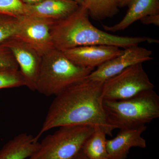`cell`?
Here are the masks:
<instances>
[{
	"label": "cell",
	"mask_w": 159,
	"mask_h": 159,
	"mask_svg": "<svg viewBox=\"0 0 159 159\" xmlns=\"http://www.w3.org/2000/svg\"><path fill=\"white\" fill-rule=\"evenodd\" d=\"M152 54V51L139 46L125 48L119 55L94 70L88 78L104 82L130 66L151 60Z\"/></svg>",
	"instance_id": "cell-8"
},
{
	"label": "cell",
	"mask_w": 159,
	"mask_h": 159,
	"mask_svg": "<svg viewBox=\"0 0 159 159\" xmlns=\"http://www.w3.org/2000/svg\"><path fill=\"white\" fill-rule=\"evenodd\" d=\"M102 104L115 129L139 128L159 117V97L154 89L124 100H103Z\"/></svg>",
	"instance_id": "cell-4"
},
{
	"label": "cell",
	"mask_w": 159,
	"mask_h": 159,
	"mask_svg": "<svg viewBox=\"0 0 159 159\" xmlns=\"http://www.w3.org/2000/svg\"><path fill=\"white\" fill-rule=\"evenodd\" d=\"M39 146L35 136L26 133L19 134L0 150V159H28Z\"/></svg>",
	"instance_id": "cell-14"
},
{
	"label": "cell",
	"mask_w": 159,
	"mask_h": 159,
	"mask_svg": "<svg viewBox=\"0 0 159 159\" xmlns=\"http://www.w3.org/2000/svg\"><path fill=\"white\" fill-rule=\"evenodd\" d=\"M154 87L142 63L137 64L104 81L102 97L103 100H124Z\"/></svg>",
	"instance_id": "cell-6"
},
{
	"label": "cell",
	"mask_w": 159,
	"mask_h": 159,
	"mask_svg": "<svg viewBox=\"0 0 159 159\" xmlns=\"http://www.w3.org/2000/svg\"><path fill=\"white\" fill-rule=\"evenodd\" d=\"M74 1L77 2L80 5H82L83 2V0H74Z\"/></svg>",
	"instance_id": "cell-25"
},
{
	"label": "cell",
	"mask_w": 159,
	"mask_h": 159,
	"mask_svg": "<svg viewBox=\"0 0 159 159\" xmlns=\"http://www.w3.org/2000/svg\"><path fill=\"white\" fill-rule=\"evenodd\" d=\"M24 4L28 6H33L41 2L44 0H20Z\"/></svg>",
	"instance_id": "cell-22"
},
{
	"label": "cell",
	"mask_w": 159,
	"mask_h": 159,
	"mask_svg": "<svg viewBox=\"0 0 159 159\" xmlns=\"http://www.w3.org/2000/svg\"><path fill=\"white\" fill-rule=\"evenodd\" d=\"M25 7L20 0H0V14L19 18L25 15Z\"/></svg>",
	"instance_id": "cell-19"
},
{
	"label": "cell",
	"mask_w": 159,
	"mask_h": 159,
	"mask_svg": "<svg viewBox=\"0 0 159 159\" xmlns=\"http://www.w3.org/2000/svg\"><path fill=\"white\" fill-rule=\"evenodd\" d=\"M94 70L77 65L62 51L53 49L42 56L35 91L46 97L57 96L87 78Z\"/></svg>",
	"instance_id": "cell-3"
},
{
	"label": "cell",
	"mask_w": 159,
	"mask_h": 159,
	"mask_svg": "<svg viewBox=\"0 0 159 159\" xmlns=\"http://www.w3.org/2000/svg\"><path fill=\"white\" fill-rule=\"evenodd\" d=\"M142 24L145 25H152L159 26V14L151 15L142 18L140 20Z\"/></svg>",
	"instance_id": "cell-21"
},
{
	"label": "cell",
	"mask_w": 159,
	"mask_h": 159,
	"mask_svg": "<svg viewBox=\"0 0 159 159\" xmlns=\"http://www.w3.org/2000/svg\"><path fill=\"white\" fill-rule=\"evenodd\" d=\"M51 40L54 49L61 51L81 46L105 45L125 48L139 46L152 38L127 37L110 34L97 29L91 23L87 9L83 5L68 17L55 22L51 30Z\"/></svg>",
	"instance_id": "cell-2"
},
{
	"label": "cell",
	"mask_w": 159,
	"mask_h": 159,
	"mask_svg": "<svg viewBox=\"0 0 159 159\" xmlns=\"http://www.w3.org/2000/svg\"><path fill=\"white\" fill-rule=\"evenodd\" d=\"M121 51L116 46L96 45L76 47L62 52L77 65L95 69L119 55Z\"/></svg>",
	"instance_id": "cell-10"
},
{
	"label": "cell",
	"mask_w": 159,
	"mask_h": 159,
	"mask_svg": "<svg viewBox=\"0 0 159 159\" xmlns=\"http://www.w3.org/2000/svg\"><path fill=\"white\" fill-rule=\"evenodd\" d=\"M103 84L87 78L55 96L36 139L52 129L66 125H98L111 136L115 128L103 108Z\"/></svg>",
	"instance_id": "cell-1"
},
{
	"label": "cell",
	"mask_w": 159,
	"mask_h": 159,
	"mask_svg": "<svg viewBox=\"0 0 159 159\" xmlns=\"http://www.w3.org/2000/svg\"><path fill=\"white\" fill-rule=\"evenodd\" d=\"M82 5L91 18L96 21L113 17L119 11V0H83Z\"/></svg>",
	"instance_id": "cell-16"
},
{
	"label": "cell",
	"mask_w": 159,
	"mask_h": 159,
	"mask_svg": "<svg viewBox=\"0 0 159 159\" xmlns=\"http://www.w3.org/2000/svg\"><path fill=\"white\" fill-rule=\"evenodd\" d=\"M74 159H89L85 156V155L83 153L82 151L80 152V153Z\"/></svg>",
	"instance_id": "cell-24"
},
{
	"label": "cell",
	"mask_w": 159,
	"mask_h": 159,
	"mask_svg": "<svg viewBox=\"0 0 159 159\" xmlns=\"http://www.w3.org/2000/svg\"><path fill=\"white\" fill-rule=\"evenodd\" d=\"M79 6L74 0H44L33 6L26 5L25 16L59 21L68 17Z\"/></svg>",
	"instance_id": "cell-12"
},
{
	"label": "cell",
	"mask_w": 159,
	"mask_h": 159,
	"mask_svg": "<svg viewBox=\"0 0 159 159\" xmlns=\"http://www.w3.org/2000/svg\"><path fill=\"white\" fill-rule=\"evenodd\" d=\"M146 125L139 128L120 129L116 137L107 140L106 147L108 159H126L133 147L146 148V142L142 134Z\"/></svg>",
	"instance_id": "cell-11"
},
{
	"label": "cell",
	"mask_w": 159,
	"mask_h": 159,
	"mask_svg": "<svg viewBox=\"0 0 159 159\" xmlns=\"http://www.w3.org/2000/svg\"><path fill=\"white\" fill-rule=\"evenodd\" d=\"M3 46L10 50L24 78L25 86L36 90L42 56L36 50L15 38H11Z\"/></svg>",
	"instance_id": "cell-9"
},
{
	"label": "cell",
	"mask_w": 159,
	"mask_h": 159,
	"mask_svg": "<svg viewBox=\"0 0 159 159\" xmlns=\"http://www.w3.org/2000/svg\"><path fill=\"white\" fill-rule=\"evenodd\" d=\"M94 127V131L83 145L82 152L89 159H108L106 134L100 126Z\"/></svg>",
	"instance_id": "cell-15"
},
{
	"label": "cell",
	"mask_w": 159,
	"mask_h": 159,
	"mask_svg": "<svg viewBox=\"0 0 159 159\" xmlns=\"http://www.w3.org/2000/svg\"><path fill=\"white\" fill-rule=\"evenodd\" d=\"M19 70L13 54L8 48L0 46V71Z\"/></svg>",
	"instance_id": "cell-20"
},
{
	"label": "cell",
	"mask_w": 159,
	"mask_h": 159,
	"mask_svg": "<svg viewBox=\"0 0 159 159\" xmlns=\"http://www.w3.org/2000/svg\"><path fill=\"white\" fill-rule=\"evenodd\" d=\"M13 38L25 43L42 56L53 49L51 30L55 22L29 16L19 17Z\"/></svg>",
	"instance_id": "cell-7"
},
{
	"label": "cell",
	"mask_w": 159,
	"mask_h": 159,
	"mask_svg": "<svg viewBox=\"0 0 159 159\" xmlns=\"http://www.w3.org/2000/svg\"><path fill=\"white\" fill-rule=\"evenodd\" d=\"M127 6L126 14L119 23L111 26L102 25L105 31L124 30L145 16L159 14V0H132Z\"/></svg>",
	"instance_id": "cell-13"
},
{
	"label": "cell",
	"mask_w": 159,
	"mask_h": 159,
	"mask_svg": "<svg viewBox=\"0 0 159 159\" xmlns=\"http://www.w3.org/2000/svg\"><path fill=\"white\" fill-rule=\"evenodd\" d=\"M132 0H119V8H123L128 6Z\"/></svg>",
	"instance_id": "cell-23"
},
{
	"label": "cell",
	"mask_w": 159,
	"mask_h": 159,
	"mask_svg": "<svg viewBox=\"0 0 159 159\" xmlns=\"http://www.w3.org/2000/svg\"><path fill=\"white\" fill-rule=\"evenodd\" d=\"M18 23V18L0 14V46L14 36Z\"/></svg>",
	"instance_id": "cell-17"
},
{
	"label": "cell",
	"mask_w": 159,
	"mask_h": 159,
	"mask_svg": "<svg viewBox=\"0 0 159 159\" xmlns=\"http://www.w3.org/2000/svg\"><path fill=\"white\" fill-rule=\"evenodd\" d=\"M94 130L91 125L58 127L54 133L45 137L38 149L28 159H74Z\"/></svg>",
	"instance_id": "cell-5"
},
{
	"label": "cell",
	"mask_w": 159,
	"mask_h": 159,
	"mask_svg": "<svg viewBox=\"0 0 159 159\" xmlns=\"http://www.w3.org/2000/svg\"><path fill=\"white\" fill-rule=\"evenodd\" d=\"M22 86L25 80L19 70L0 71V89Z\"/></svg>",
	"instance_id": "cell-18"
}]
</instances>
